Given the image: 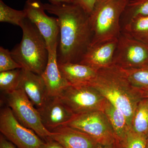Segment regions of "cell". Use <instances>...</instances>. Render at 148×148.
<instances>
[{"instance_id": "1", "label": "cell", "mask_w": 148, "mask_h": 148, "mask_svg": "<svg viewBox=\"0 0 148 148\" xmlns=\"http://www.w3.org/2000/svg\"><path fill=\"white\" fill-rule=\"evenodd\" d=\"M43 6L58 19V63H79L92 41L89 15L74 3L50 2L43 3Z\"/></svg>"}, {"instance_id": "2", "label": "cell", "mask_w": 148, "mask_h": 148, "mask_svg": "<svg viewBox=\"0 0 148 148\" xmlns=\"http://www.w3.org/2000/svg\"><path fill=\"white\" fill-rule=\"evenodd\" d=\"M89 85L123 113L131 127L135 110L140 101L146 98L147 92L133 86L114 65L98 70L96 77Z\"/></svg>"}, {"instance_id": "3", "label": "cell", "mask_w": 148, "mask_h": 148, "mask_svg": "<svg viewBox=\"0 0 148 148\" xmlns=\"http://www.w3.org/2000/svg\"><path fill=\"white\" fill-rule=\"evenodd\" d=\"M20 27L23 32L22 39L11 51L12 56L23 69L41 75L48 60L45 40L28 18L22 22Z\"/></svg>"}, {"instance_id": "4", "label": "cell", "mask_w": 148, "mask_h": 148, "mask_svg": "<svg viewBox=\"0 0 148 148\" xmlns=\"http://www.w3.org/2000/svg\"><path fill=\"white\" fill-rule=\"evenodd\" d=\"M128 1L98 0L89 15L92 34L90 46L119 38L121 16Z\"/></svg>"}, {"instance_id": "5", "label": "cell", "mask_w": 148, "mask_h": 148, "mask_svg": "<svg viewBox=\"0 0 148 148\" xmlns=\"http://www.w3.org/2000/svg\"><path fill=\"white\" fill-rule=\"evenodd\" d=\"M7 103L14 116L24 126L32 129L46 141L51 134L43 124L39 112L22 89L7 94Z\"/></svg>"}, {"instance_id": "6", "label": "cell", "mask_w": 148, "mask_h": 148, "mask_svg": "<svg viewBox=\"0 0 148 148\" xmlns=\"http://www.w3.org/2000/svg\"><path fill=\"white\" fill-rule=\"evenodd\" d=\"M65 125L86 133L100 145H110L118 141L108 119L102 111L75 114Z\"/></svg>"}, {"instance_id": "7", "label": "cell", "mask_w": 148, "mask_h": 148, "mask_svg": "<svg viewBox=\"0 0 148 148\" xmlns=\"http://www.w3.org/2000/svg\"><path fill=\"white\" fill-rule=\"evenodd\" d=\"M75 114L103 111L107 100L89 85H70L59 96Z\"/></svg>"}, {"instance_id": "8", "label": "cell", "mask_w": 148, "mask_h": 148, "mask_svg": "<svg viewBox=\"0 0 148 148\" xmlns=\"http://www.w3.org/2000/svg\"><path fill=\"white\" fill-rule=\"evenodd\" d=\"M0 131L18 148H41L45 143L34 131L18 121L8 106L1 109Z\"/></svg>"}, {"instance_id": "9", "label": "cell", "mask_w": 148, "mask_h": 148, "mask_svg": "<svg viewBox=\"0 0 148 148\" xmlns=\"http://www.w3.org/2000/svg\"><path fill=\"white\" fill-rule=\"evenodd\" d=\"M113 65L123 69L148 66V45L121 32L114 56Z\"/></svg>"}, {"instance_id": "10", "label": "cell", "mask_w": 148, "mask_h": 148, "mask_svg": "<svg viewBox=\"0 0 148 148\" xmlns=\"http://www.w3.org/2000/svg\"><path fill=\"white\" fill-rule=\"evenodd\" d=\"M24 10L27 18L42 35L47 49L58 47L59 27L57 18L48 16L45 13L43 3L40 0H27Z\"/></svg>"}, {"instance_id": "11", "label": "cell", "mask_w": 148, "mask_h": 148, "mask_svg": "<svg viewBox=\"0 0 148 148\" xmlns=\"http://www.w3.org/2000/svg\"><path fill=\"white\" fill-rule=\"evenodd\" d=\"M37 109L43 124L50 131L66 125L75 114L58 97L48 98L42 107Z\"/></svg>"}, {"instance_id": "12", "label": "cell", "mask_w": 148, "mask_h": 148, "mask_svg": "<svg viewBox=\"0 0 148 148\" xmlns=\"http://www.w3.org/2000/svg\"><path fill=\"white\" fill-rule=\"evenodd\" d=\"M118 39L90 46L79 63L98 70L113 66L114 56Z\"/></svg>"}, {"instance_id": "13", "label": "cell", "mask_w": 148, "mask_h": 148, "mask_svg": "<svg viewBox=\"0 0 148 148\" xmlns=\"http://www.w3.org/2000/svg\"><path fill=\"white\" fill-rule=\"evenodd\" d=\"M57 49H49L48 60L45 70L41 75L46 86L49 98L59 97L71 85L64 79L58 67Z\"/></svg>"}, {"instance_id": "14", "label": "cell", "mask_w": 148, "mask_h": 148, "mask_svg": "<svg viewBox=\"0 0 148 148\" xmlns=\"http://www.w3.org/2000/svg\"><path fill=\"white\" fill-rule=\"evenodd\" d=\"M18 88L24 91L36 109L42 107L49 98L41 75L23 68L21 69Z\"/></svg>"}, {"instance_id": "15", "label": "cell", "mask_w": 148, "mask_h": 148, "mask_svg": "<svg viewBox=\"0 0 148 148\" xmlns=\"http://www.w3.org/2000/svg\"><path fill=\"white\" fill-rule=\"evenodd\" d=\"M51 132L49 139L64 148H96L98 144L89 135L68 125L58 127Z\"/></svg>"}, {"instance_id": "16", "label": "cell", "mask_w": 148, "mask_h": 148, "mask_svg": "<svg viewBox=\"0 0 148 148\" xmlns=\"http://www.w3.org/2000/svg\"><path fill=\"white\" fill-rule=\"evenodd\" d=\"M58 65L63 77L71 85H89L98 74V70L79 63H58Z\"/></svg>"}, {"instance_id": "17", "label": "cell", "mask_w": 148, "mask_h": 148, "mask_svg": "<svg viewBox=\"0 0 148 148\" xmlns=\"http://www.w3.org/2000/svg\"><path fill=\"white\" fill-rule=\"evenodd\" d=\"M103 112L108 119L117 140L121 143L130 129L124 114L107 100Z\"/></svg>"}, {"instance_id": "18", "label": "cell", "mask_w": 148, "mask_h": 148, "mask_svg": "<svg viewBox=\"0 0 148 148\" xmlns=\"http://www.w3.org/2000/svg\"><path fill=\"white\" fill-rule=\"evenodd\" d=\"M123 33L148 45V15L138 16L124 24Z\"/></svg>"}, {"instance_id": "19", "label": "cell", "mask_w": 148, "mask_h": 148, "mask_svg": "<svg viewBox=\"0 0 148 148\" xmlns=\"http://www.w3.org/2000/svg\"><path fill=\"white\" fill-rule=\"evenodd\" d=\"M131 128L135 132L148 134V100L146 98L140 101L132 118Z\"/></svg>"}, {"instance_id": "20", "label": "cell", "mask_w": 148, "mask_h": 148, "mask_svg": "<svg viewBox=\"0 0 148 148\" xmlns=\"http://www.w3.org/2000/svg\"><path fill=\"white\" fill-rule=\"evenodd\" d=\"M119 68L133 86L143 91H148V66L131 69Z\"/></svg>"}, {"instance_id": "21", "label": "cell", "mask_w": 148, "mask_h": 148, "mask_svg": "<svg viewBox=\"0 0 148 148\" xmlns=\"http://www.w3.org/2000/svg\"><path fill=\"white\" fill-rule=\"evenodd\" d=\"M148 0H129L121 17L125 24L138 16H148Z\"/></svg>"}, {"instance_id": "22", "label": "cell", "mask_w": 148, "mask_h": 148, "mask_svg": "<svg viewBox=\"0 0 148 148\" xmlns=\"http://www.w3.org/2000/svg\"><path fill=\"white\" fill-rule=\"evenodd\" d=\"M27 18V14L23 9L16 10L11 8L0 0V21L9 23L20 27L21 23Z\"/></svg>"}, {"instance_id": "23", "label": "cell", "mask_w": 148, "mask_h": 148, "mask_svg": "<svg viewBox=\"0 0 148 148\" xmlns=\"http://www.w3.org/2000/svg\"><path fill=\"white\" fill-rule=\"evenodd\" d=\"M21 69L0 72L1 91L7 94L18 88Z\"/></svg>"}, {"instance_id": "24", "label": "cell", "mask_w": 148, "mask_h": 148, "mask_svg": "<svg viewBox=\"0 0 148 148\" xmlns=\"http://www.w3.org/2000/svg\"><path fill=\"white\" fill-rule=\"evenodd\" d=\"M147 137V135L135 132L130 128L120 144L122 148H146Z\"/></svg>"}, {"instance_id": "25", "label": "cell", "mask_w": 148, "mask_h": 148, "mask_svg": "<svg viewBox=\"0 0 148 148\" xmlns=\"http://www.w3.org/2000/svg\"><path fill=\"white\" fill-rule=\"evenodd\" d=\"M22 69L12 56L11 51L3 47H0V72Z\"/></svg>"}, {"instance_id": "26", "label": "cell", "mask_w": 148, "mask_h": 148, "mask_svg": "<svg viewBox=\"0 0 148 148\" xmlns=\"http://www.w3.org/2000/svg\"><path fill=\"white\" fill-rule=\"evenodd\" d=\"M98 0H73V3L78 5L88 15L92 12Z\"/></svg>"}, {"instance_id": "27", "label": "cell", "mask_w": 148, "mask_h": 148, "mask_svg": "<svg viewBox=\"0 0 148 148\" xmlns=\"http://www.w3.org/2000/svg\"><path fill=\"white\" fill-rule=\"evenodd\" d=\"M41 148H64L62 146L54 140L48 139L45 142L44 144Z\"/></svg>"}, {"instance_id": "28", "label": "cell", "mask_w": 148, "mask_h": 148, "mask_svg": "<svg viewBox=\"0 0 148 148\" xmlns=\"http://www.w3.org/2000/svg\"><path fill=\"white\" fill-rule=\"evenodd\" d=\"M0 148H15L12 143L8 141L2 135H0Z\"/></svg>"}, {"instance_id": "29", "label": "cell", "mask_w": 148, "mask_h": 148, "mask_svg": "<svg viewBox=\"0 0 148 148\" xmlns=\"http://www.w3.org/2000/svg\"><path fill=\"white\" fill-rule=\"evenodd\" d=\"M96 148H122L118 141L113 144L108 145H102L98 144Z\"/></svg>"}, {"instance_id": "30", "label": "cell", "mask_w": 148, "mask_h": 148, "mask_svg": "<svg viewBox=\"0 0 148 148\" xmlns=\"http://www.w3.org/2000/svg\"><path fill=\"white\" fill-rule=\"evenodd\" d=\"M51 3H73V0H49Z\"/></svg>"}, {"instance_id": "31", "label": "cell", "mask_w": 148, "mask_h": 148, "mask_svg": "<svg viewBox=\"0 0 148 148\" xmlns=\"http://www.w3.org/2000/svg\"><path fill=\"white\" fill-rule=\"evenodd\" d=\"M146 148H148V134L147 135V142H146Z\"/></svg>"}, {"instance_id": "32", "label": "cell", "mask_w": 148, "mask_h": 148, "mask_svg": "<svg viewBox=\"0 0 148 148\" xmlns=\"http://www.w3.org/2000/svg\"><path fill=\"white\" fill-rule=\"evenodd\" d=\"M146 92H147V94H146V98H147V99L148 100V91Z\"/></svg>"}]
</instances>
